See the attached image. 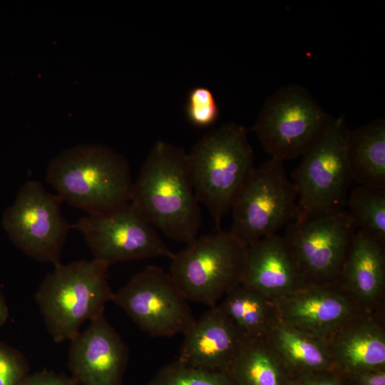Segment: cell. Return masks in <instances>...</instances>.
Here are the masks:
<instances>
[{
    "label": "cell",
    "instance_id": "19",
    "mask_svg": "<svg viewBox=\"0 0 385 385\" xmlns=\"http://www.w3.org/2000/svg\"><path fill=\"white\" fill-rule=\"evenodd\" d=\"M294 377L335 371L327 340L289 326L277 318L265 337Z\"/></svg>",
    "mask_w": 385,
    "mask_h": 385
},
{
    "label": "cell",
    "instance_id": "29",
    "mask_svg": "<svg viewBox=\"0 0 385 385\" xmlns=\"http://www.w3.org/2000/svg\"><path fill=\"white\" fill-rule=\"evenodd\" d=\"M344 376L346 385H385V369L364 371Z\"/></svg>",
    "mask_w": 385,
    "mask_h": 385
},
{
    "label": "cell",
    "instance_id": "23",
    "mask_svg": "<svg viewBox=\"0 0 385 385\" xmlns=\"http://www.w3.org/2000/svg\"><path fill=\"white\" fill-rule=\"evenodd\" d=\"M345 205L357 230L385 242V188L356 185Z\"/></svg>",
    "mask_w": 385,
    "mask_h": 385
},
{
    "label": "cell",
    "instance_id": "27",
    "mask_svg": "<svg viewBox=\"0 0 385 385\" xmlns=\"http://www.w3.org/2000/svg\"><path fill=\"white\" fill-rule=\"evenodd\" d=\"M291 385H346L344 375L336 371H324L294 377Z\"/></svg>",
    "mask_w": 385,
    "mask_h": 385
},
{
    "label": "cell",
    "instance_id": "13",
    "mask_svg": "<svg viewBox=\"0 0 385 385\" xmlns=\"http://www.w3.org/2000/svg\"><path fill=\"white\" fill-rule=\"evenodd\" d=\"M274 305L280 322L325 340L362 312L338 282L306 284Z\"/></svg>",
    "mask_w": 385,
    "mask_h": 385
},
{
    "label": "cell",
    "instance_id": "30",
    "mask_svg": "<svg viewBox=\"0 0 385 385\" xmlns=\"http://www.w3.org/2000/svg\"><path fill=\"white\" fill-rule=\"evenodd\" d=\"M9 317V309L4 296L0 291V328L5 324Z\"/></svg>",
    "mask_w": 385,
    "mask_h": 385
},
{
    "label": "cell",
    "instance_id": "9",
    "mask_svg": "<svg viewBox=\"0 0 385 385\" xmlns=\"http://www.w3.org/2000/svg\"><path fill=\"white\" fill-rule=\"evenodd\" d=\"M63 202L38 181H27L4 212L2 227L13 245L26 255L55 266L61 263V252L72 229L62 214Z\"/></svg>",
    "mask_w": 385,
    "mask_h": 385
},
{
    "label": "cell",
    "instance_id": "14",
    "mask_svg": "<svg viewBox=\"0 0 385 385\" xmlns=\"http://www.w3.org/2000/svg\"><path fill=\"white\" fill-rule=\"evenodd\" d=\"M68 367L81 385H121L128 347L104 314L70 340Z\"/></svg>",
    "mask_w": 385,
    "mask_h": 385
},
{
    "label": "cell",
    "instance_id": "16",
    "mask_svg": "<svg viewBox=\"0 0 385 385\" xmlns=\"http://www.w3.org/2000/svg\"><path fill=\"white\" fill-rule=\"evenodd\" d=\"M240 283L272 302L307 284L285 240L278 234L247 247Z\"/></svg>",
    "mask_w": 385,
    "mask_h": 385
},
{
    "label": "cell",
    "instance_id": "15",
    "mask_svg": "<svg viewBox=\"0 0 385 385\" xmlns=\"http://www.w3.org/2000/svg\"><path fill=\"white\" fill-rule=\"evenodd\" d=\"M177 360L210 371H227L245 338L218 304L210 307L183 334Z\"/></svg>",
    "mask_w": 385,
    "mask_h": 385
},
{
    "label": "cell",
    "instance_id": "5",
    "mask_svg": "<svg viewBox=\"0 0 385 385\" xmlns=\"http://www.w3.org/2000/svg\"><path fill=\"white\" fill-rule=\"evenodd\" d=\"M246 249L230 231L198 236L174 253L169 274L188 302L212 307L240 283Z\"/></svg>",
    "mask_w": 385,
    "mask_h": 385
},
{
    "label": "cell",
    "instance_id": "25",
    "mask_svg": "<svg viewBox=\"0 0 385 385\" xmlns=\"http://www.w3.org/2000/svg\"><path fill=\"white\" fill-rule=\"evenodd\" d=\"M185 114L188 121L196 127L212 125L219 118L220 110L212 91L204 86L192 88L188 93Z\"/></svg>",
    "mask_w": 385,
    "mask_h": 385
},
{
    "label": "cell",
    "instance_id": "21",
    "mask_svg": "<svg viewBox=\"0 0 385 385\" xmlns=\"http://www.w3.org/2000/svg\"><path fill=\"white\" fill-rule=\"evenodd\" d=\"M228 371L235 385H291L294 379L266 337L245 339Z\"/></svg>",
    "mask_w": 385,
    "mask_h": 385
},
{
    "label": "cell",
    "instance_id": "12",
    "mask_svg": "<svg viewBox=\"0 0 385 385\" xmlns=\"http://www.w3.org/2000/svg\"><path fill=\"white\" fill-rule=\"evenodd\" d=\"M71 227L82 235L93 259L108 265L154 257L170 260L174 255L130 202L101 214L84 216Z\"/></svg>",
    "mask_w": 385,
    "mask_h": 385
},
{
    "label": "cell",
    "instance_id": "2",
    "mask_svg": "<svg viewBox=\"0 0 385 385\" xmlns=\"http://www.w3.org/2000/svg\"><path fill=\"white\" fill-rule=\"evenodd\" d=\"M46 180L63 202L90 215L130 202L133 186L125 158L97 143L59 153L48 163Z\"/></svg>",
    "mask_w": 385,
    "mask_h": 385
},
{
    "label": "cell",
    "instance_id": "3",
    "mask_svg": "<svg viewBox=\"0 0 385 385\" xmlns=\"http://www.w3.org/2000/svg\"><path fill=\"white\" fill-rule=\"evenodd\" d=\"M109 266L95 259L61 262L41 282L35 301L55 342L70 341L83 323L104 314L113 294L106 275Z\"/></svg>",
    "mask_w": 385,
    "mask_h": 385
},
{
    "label": "cell",
    "instance_id": "22",
    "mask_svg": "<svg viewBox=\"0 0 385 385\" xmlns=\"http://www.w3.org/2000/svg\"><path fill=\"white\" fill-rule=\"evenodd\" d=\"M217 304L245 339L265 337L277 319L274 302L241 283Z\"/></svg>",
    "mask_w": 385,
    "mask_h": 385
},
{
    "label": "cell",
    "instance_id": "10",
    "mask_svg": "<svg viewBox=\"0 0 385 385\" xmlns=\"http://www.w3.org/2000/svg\"><path fill=\"white\" fill-rule=\"evenodd\" d=\"M356 227L345 208L286 226L283 238L307 284L337 282Z\"/></svg>",
    "mask_w": 385,
    "mask_h": 385
},
{
    "label": "cell",
    "instance_id": "8",
    "mask_svg": "<svg viewBox=\"0 0 385 385\" xmlns=\"http://www.w3.org/2000/svg\"><path fill=\"white\" fill-rule=\"evenodd\" d=\"M297 194L284 162L270 158L250 171L230 210V232L247 247L277 234L295 220Z\"/></svg>",
    "mask_w": 385,
    "mask_h": 385
},
{
    "label": "cell",
    "instance_id": "28",
    "mask_svg": "<svg viewBox=\"0 0 385 385\" xmlns=\"http://www.w3.org/2000/svg\"><path fill=\"white\" fill-rule=\"evenodd\" d=\"M22 385H77L70 377L49 371L29 374Z\"/></svg>",
    "mask_w": 385,
    "mask_h": 385
},
{
    "label": "cell",
    "instance_id": "6",
    "mask_svg": "<svg viewBox=\"0 0 385 385\" xmlns=\"http://www.w3.org/2000/svg\"><path fill=\"white\" fill-rule=\"evenodd\" d=\"M349 129L344 113L334 117L320 138L301 157L292 175L297 194L294 220L344 208L353 183L346 150Z\"/></svg>",
    "mask_w": 385,
    "mask_h": 385
},
{
    "label": "cell",
    "instance_id": "26",
    "mask_svg": "<svg viewBox=\"0 0 385 385\" xmlns=\"http://www.w3.org/2000/svg\"><path fill=\"white\" fill-rule=\"evenodd\" d=\"M29 374V364L23 354L0 342V385H22Z\"/></svg>",
    "mask_w": 385,
    "mask_h": 385
},
{
    "label": "cell",
    "instance_id": "20",
    "mask_svg": "<svg viewBox=\"0 0 385 385\" xmlns=\"http://www.w3.org/2000/svg\"><path fill=\"white\" fill-rule=\"evenodd\" d=\"M347 158L353 183L385 188V120L349 129Z\"/></svg>",
    "mask_w": 385,
    "mask_h": 385
},
{
    "label": "cell",
    "instance_id": "24",
    "mask_svg": "<svg viewBox=\"0 0 385 385\" xmlns=\"http://www.w3.org/2000/svg\"><path fill=\"white\" fill-rule=\"evenodd\" d=\"M148 385H235L227 371H210L183 364L178 360L160 369Z\"/></svg>",
    "mask_w": 385,
    "mask_h": 385
},
{
    "label": "cell",
    "instance_id": "11",
    "mask_svg": "<svg viewBox=\"0 0 385 385\" xmlns=\"http://www.w3.org/2000/svg\"><path fill=\"white\" fill-rule=\"evenodd\" d=\"M111 302L151 337L183 335L196 319L170 274L154 265L133 275Z\"/></svg>",
    "mask_w": 385,
    "mask_h": 385
},
{
    "label": "cell",
    "instance_id": "7",
    "mask_svg": "<svg viewBox=\"0 0 385 385\" xmlns=\"http://www.w3.org/2000/svg\"><path fill=\"white\" fill-rule=\"evenodd\" d=\"M333 118L306 88L293 83L265 101L252 130L270 158L284 162L301 158Z\"/></svg>",
    "mask_w": 385,
    "mask_h": 385
},
{
    "label": "cell",
    "instance_id": "17",
    "mask_svg": "<svg viewBox=\"0 0 385 385\" xmlns=\"http://www.w3.org/2000/svg\"><path fill=\"white\" fill-rule=\"evenodd\" d=\"M327 342L334 369L342 374L385 369V327L381 312H359Z\"/></svg>",
    "mask_w": 385,
    "mask_h": 385
},
{
    "label": "cell",
    "instance_id": "18",
    "mask_svg": "<svg viewBox=\"0 0 385 385\" xmlns=\"http://www.w3.org/2000/svg\"><path fill=\"white\" fill-rule=\"evenodd\" d=\"M337 282L362 312H381L385 290V242L356 230Z\"/></svg>",
    "mask_w": 385,
    "mask_h": 385
},
{
    "label": "cell",
    "instance_id": "4",
    "mask_svg": "<svg viewBox=\"0 0 385 385\" xmlns=\"http://www.w3.org/2000/svg\"><path fill=\"white\" fill-rule=\"evenodd\" d=\"M247 129L235 123L211 130L186 154V162L198 202L213 218L216 230L247 175L255 167Z\"/></svg>",
    "mask_w": 385,
    "mask_h": 385
},
{
    "label": "cell",
    "instance_id": "1",
    "mask_svg": "<svg viewBox=\"0 0 385 385\" xmlns=\"http://www.w3.org/2000/svg\"><path fill=\"white\" fill-rule=\"evenodd\" d=\"M186 154L158 140L133 182L130 202L155 229L188 245L198 237L202 220Z\"/></svg>",
    "mask_w": 385,
    "mask_h": 385
}]
</instances>
